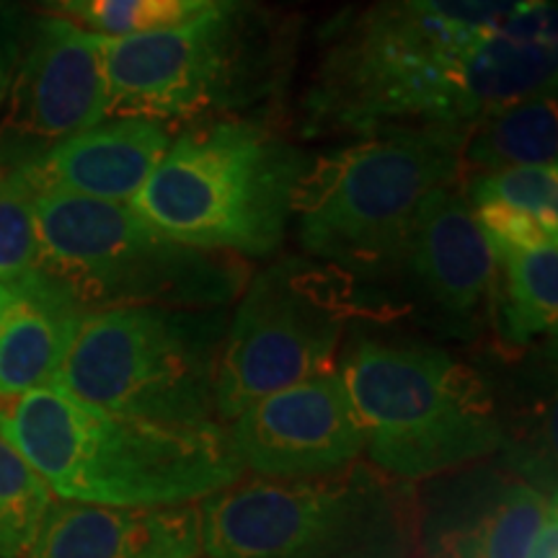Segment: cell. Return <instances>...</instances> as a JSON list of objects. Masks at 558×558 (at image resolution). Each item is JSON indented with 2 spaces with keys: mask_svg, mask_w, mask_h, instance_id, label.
<instances>
[{
  "mask_svg": "<svg viewBox=\"0 0 558 558\" xmlns=\"http://www.w3.org/2000/svg\"><path fill=\"white\" fill-rule=\"evenodd\" d=\"M39 269L88 311L114 305L218 308L243 290L230 254L199 251L153 228L132 205L41 190L34 197Z\"/></svg>",
  "mask_w": 558,
  "mask_h": 558,
  "instance_id": "5",
  "label": "cell"
},
{
  "mask_svg": "<svg viewBox=\"0 0 558 558\" xmlns=\"http://www.w3.org/2000/svg\"><path fill=\"white\" fill-rule=\"evenodd\" d=\"M45 5H50L52 11H60V13H68V16L78 19L81 16V9L86 0H41Z\"/></svg>",
  "mask_w": 558,
  "mask_h": 558,
  "instance_id": "27",
  "label": "cell"
},
{
  "mask_svg": "<svg viewBox=\"0 0 558 558\" xmlns=\"http://www.w3.org/2000/svg\"><path fill=\"white\" fill-rule=\"evenodd\" d=\"M556 0L492 29L429 24L375 0L326 47L305 96L313 132L473 128L494 111L556 94Z\"/></svg>",
  "mask_w": 558,
  "mask_h": 558,
  "instance_id": "1",
  "label": "cell"
},
{
  "mask_svg": "<svg viewBox=\"0 0 558 558\" xmlns=\"http://www.w3.org/2000/svg\"><path fill=\"white\" fill-rule=\"evenodd\" d=\"M243 471L262 478L337 473L365 452V432L339 373L316 375L256 401L230 422Z\"/></svg>",
  "mask_w": 558,
  "mask_h": 558,
  "instance_id": "11",
  "label": "cell"
},
{
  "mask_svg": "<svg viewBox=\"0 0 558 558\" xmlns=\"http://www.w3.org/2000/svg\"><path fill=\"white\" fill-rule=\"evenodd\" d=\"M88 308L45 269L13 279L0 318V399L50 386Z\"/></svg>",
  "mask_w": 558,
  "mask_h": 558,
  "instance_id": "16",
  "label": "cell"
},
{
  "mask_svg": "<svg viewBox=\"0 0 558 558\" xmlns=\"http://www.w3.org/2000/svg\"><path fill=\"white\" fill-rule=\"evenodd\" d=\"M52 492L0 432V558H24Z\"/></svg>",
  "mask_w": 558,
  "mask_h": 558,
  "instance_id": "21",
  "label": "cell"
},
{
  "mask_svg": "<svg viewBox=\"0 0 558 558\" xmlns=\"http://www.w3.org/2000/svg\"><path fill=\"white\" fill-rule=\"evenodd\" d=\"M207 558H407L409 518L367 465L308 478H248L199 501Z\"/></svg>",
  "mask_w": 558,
  "mask_h": 558,
  "instance_id": "8",
  "label": "cell"
},
{
  "mask_svg": "<svg viewBox=\"0 0 558 558\" xmlns=\"http://www.w3.org/2000/svg\"><path fill=\"white\" fill-rule=\"evenodd\" d=\"M0 432L54 497L81 505H194L246 473L220 422L173 427L117 416L54 386L0 399Z\"/></svg>",
  "mask_w": 558,
  "mask_h": 558,
  "instance_id": "2",
  "label": "cell"
},
{
  "mask_svg": "<svg viewBox=\"0 0 558 558\" xmlns=\"http://www.w3.org/2000/svg\"><path fill=\"white\" fill-rule=\"evenodd\" d=\"M396 11L458 29H492L535 0H386Z\"/></svg>",
  "mask_w": 558,
  "mask_h": 558,
  "instance_id": "24",
  "label": "cell"
},
{
  "mask_svg": "<svg viewBox=\"0 0 558 558\" xmlns=\"http://www.w3.org/2000/svg\"><path fill=\"white\" fill-rule=\"evenodd\" d=\"M339 375L365 432L367 458L390 476H437L501 445L484 380L439 349L365 339L347 354Z\"/></svg>",
  "mask_w": 558,
  "mask_h": 558,
  "instance_id": "7",
  "label": "cell"
},
{
  "mask_svg": "<svg viewBox=\"0 0 558 558\" xmlns=\"http://www.w3.org/2000/svg\"><path fill=\"white\" fill-rule=\"evenodd\" d=\"M403 264L452 316H473L492 292V248L469 202L452 186H437L422 199Z\"/></svg>",
  "mask_w": 558,
  "mask_h": 558,
  "instance_id": "15",
  "label": "cell"
},
{
  "mask_svg": "<svg viewBox=\"0 0 558 558\" xmlns=\"http://www.w3.org/2000/svg\"><path fill=\"white\" fill-rule=\"evenodd\" d=\"M556 499L525 481H501L469 501L432 514L427 558H527Z\"/></svg>",
  "mask_w": 558,
  "mask_h": 558,
  "instance_id": "17",
  "label": "cell"
},
{
  "mask_svg": "<svg viewBox=\"0 0 558 558\" xmlns=\"http://www.w3.org/2000/svg\"><path fill=\"white\" fill-rule=\"evenodd\" d=\"M308 166L295 145L243 120L171 140L132 207L169 239L230 256H267L284 239Z\"/></svg>",
  "mask_w": 558,
  "mask_h": 558,
  "instance_id": "3",
  "label": "cell"
},
{
  "mask_svg": "<svg viewBox=\"0 0 558 558\" xmlns=\"http://www.w3.org/2000/svg\"><path fill=\"white\" fill-rule=\"evenodd\" d=\"M13 298V282H0V318H3L5 308H9Z\"/></svg>",
  "mask_w": 558,
  "mask_h": 558,
  "instance_id": "28",
  "label": "cell"
},
{
  "mask_svg": "<svg viewBox=\"0 0 558 558\" xmlns=\"http://www.w3.org/2000/svg\"><path fill=\"white\" fill-rule=\"evenodd\" d=\"M169 145L171 135L163 124L111 117L24 160L19 169L37 192L58 190L128 205L143 192Z\"/></svg>",
  "mask_w": 558,
  "mask_h": 558,
  "instance_id": "14",
  "label": "cell"
},
{
  "mask_svg": "<svg viewBox=\"0 0 558 558\" xmlns=\"http://www.w3.org/2000/svg\"><path fill=\"white\" fill-rule=\"evenodd\" d=\"M199 507L117 509L54 501L24 558H199Z\"/></svg>",
  "mask_w": 558,
  "mask_h": 558,
  "instance_id": "13",
  "label": "cell"
},
{
  "mask_svg": "<svg viewBox=\"0 0 558 558\" xmlns=\"http://www.w3.org/2000/svg\"><path fill=\"white\" fill-rule=\"evenodd\" d=\"M5 99V130L26 150L45 153L96 128L109 117L104 37L68 19H41Z\"/></svg>",
  "mask_w": 558,
  "mask_h": 558,
  "instance_id": "12",
  "label": "cell"
},
{
  "mask_svg": "<svg viewBox=\"0 0 558 558\" xmlns=\"http://www.w3.org/2000/svg\"><path fill=\"white\" fill-rule=\"evenodd\" d=\"M527 558H558V518L556 507L550 509L546 522H543L533 546L527 550Z\"/></svg>",
  "mask_w": 558,
  "mask_h": 558,
  "instance_id": "25",
  "label": "cell"
},
{
  "mask_svg": "<svg viewBox=\"0 0 558 558\" xmlns=\"http://www.w3.org/2000/svg\"><path fill=\"white\" fill-rule=\"evenodd\" d=\"M222 0H86L78 21L101 37H137L192 24Z\"/></svg>",
  "mask_w": 558,
  "mask_h": 558,
  "instance_id": "22",
  "label": "cell"
},
{
  "mask_svg": "<svg viewBox=\"0 0 558 558\" xmlns=\"http://www.w3.org/2000/svg\"><path fill=\"white\" fill-rule=\"evenodd\" d=\"M469 135L471 128H396L320 158L292 205L303 248L365 275L399 267L422 199L463 171Z\"/></svg>",
  "mask_w": 558,
  "mask_h": 558,
  "instance_id": "4",
  "label": "cell"
},
{
  "mask_svg": "<svg viewBox=\"0 0 558 558\" xmlns=\"http://www.w3.org/2000/svg\"><path fill=\"white\" fill-rule=\"evenodd\" d=\"M494 256V324L499 341L525 349L556 331L558 241H488Z\"/></svg>",
  "mask_w": 558,
  "mask_h": 558,
  "instance_id": "18",
  "label": "cell"
},
{
  "mask_svg": "<svg viewBox=\"0 0 558 558\" xmlns=\"http://www.w3.org/2000/svg\"><path fill=\"white\" fill-rule=\"evenodd\" d=\"M248 54L243 0H222L171 32L104 37L109 117L160 124L226 107L239 94Z\"/></svg>",
  "mask_w": 558,
  "mask_h": 558,
  "instance_id": "10",
  "label": "cell"
},
{
  "mask_svg": "<svg viewBox=\"0 0 558 558\" xmlns=\"http://www.w3.org/2000/svg\"><path fill=\"white\" fill-rule=\"evenodd\" d=\"M349 305L344 279L320 264L282 259L251 279L218 357L215 407L222 422L277 390L329 373Z\"/></svg>",
  "mask_w": 558,
  "mask_h": 558,
  "instance_id": "9",
  "label": "cell"
},
{
  "mask_svg": "<svg viewBox=\"0 0 558 558\" xmlns=\"http://www.w3.org/2000/svg\"><path fill=\"white\" fill-rule=\"evenodd\" d=\"M34 197L37 190L21 169L0 173V282L29 275L39 264Z\"/></svg>",
  "mask_w": 558,
  "mask_h": 558,
  "instance_id": "23",
  "label": "cell"
},
{
  "mask_svg": "<svg viewBox=\"0 0 558 558\" xmlns=\"http://www.w3.org/2000/svg\"><path fill=\"white\" fill-rule=\"evenodd\" d=\"M463 197L486 241H558L556 163L471 173Z\"/></svg>",
  "mask_w": 558,
  "mask_h": 558,
  "instance_id": "19",
  "label": "cell"
},
{
  "mask_svg": "<svg viewBox=\"0 0 558 558\" xmlns=\"http://www.w3.org/2000/svg\"><path fill=\"white\" fill-rule=\"evenodd\" d=\"M226 311L114 305L83 316L50 386L88 407L145 422H218L215 378Z\"/></svg>",
  "mask_w": 558,
  "mask_h": 558,
  "instance_id": "6",
  "label": "cell"
},
{
  "mask_svg": "<svg viewBox=\"0 0 558 558\" xmlns=\"http://www.w3.org/2000/svg\"><path fill=\"white\" fill-rule=\"evenodd\" d=\"M11 78H13V52L3 41V37H0V107H3L5 96H9Z\"/></svg>",
  "mask_w": 558,
  "mask_h": 558,
  "instance_id": "26",
  "label": "cell"
},
{
  "mask_svg": "<svg viewBox=\"0 0 558 558\" xmlns=\"http://www.w3.org/2000/svg\"><path fill=\"white\" fill-rule=\"evenodd\" d=\"M558 150L556 94L509 104L471 128L463 166L473 173L512 166H554Z\"/></svg>",
  "mask_w": 558,
  "mask_h": 558,
  "instance_id": "20",
  "label": "cell"
}]
</instances>
